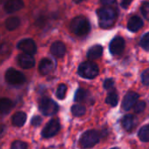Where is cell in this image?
<instances>
[{"label": "cell", "mask_w": 149, "mask_h": 149, "mask_svg": "<svg viewBox=\"0 0 149 149\" xmlns=\"http://www.w3.org/2000/svg\"><path fill=\"white\" fill-rule=\"evenodd\" d=\"M99 17L100 26L103 29H108L112 27L117 18L116 11L110 7H104L97 11Z\"/></svg>", "instance_id": "cell-1"}, {"label": "cell", "mask_w": 149, "mask_h": 149, "mask_svg": "<svg viewBox=\"0 0 149 149\" xmlns=\"http://www.w3.org/2000/svg\"><path fill=\"white\" fill-rule=\"evenodd\" d=\"M70 28L74 34L79 37L86 36L91 31V25L89 21L83 16L74 17L70 24Z\"/></svg>", "instance_id": "cell-2"}, {"label": "cell", "mask_w": 149, "mask_h": 149, "mask_svg": "<svg viewBox=\"0 0 149 149\" xmlns=\"http://www.w3.org/2000/svg\"><path fill=\"white\" fill-rule=\"evenodd\" d=\"M79 75L85 79H94L99 74L98 65L91 61L84 62L79 66Z\"/></svg>", "instance_id": "cell-3"}, {"label": "cell", "mask_w": 149, "mask_h": 149, "mask_svg": "<svg viewBox=\"0 0 149 149\" xmlns=\"http://www.w3.org/2000/svg\"><path fill=\"white\" fill-rule=\"evenodd\" d=\"M39 111L45 116H51L55 114L58 110V104L49 98H42L38 104Z\"/></svg>", "instance_id": "cell-4"}, {"label": "cell", "mask_w": 149, "mask_h": 149, "mask_svg": "<svg viewBox=\"0 0 149 149\" xmlns=\"http://www.w3.org/2000/svg\"><path fill=\"white\" fill-rule=\"evenodd\" d=\"M99 141H100V135L98 132L95 130H88L81 135L79 143L82 148H89L96 145L99 142Z\"/></svg>", "instance_id": "cell-5"}, {"label": "cell", "mask_w": 149, "mask_h": 149, "mask_svg": "<svg viewBox=\"0 0 149 149\" xmlns=\"http://www.w3.org/2000/svg\"><path fill=\"white\" fill-rule=\"evenodd\" d=\"M5 80L11 86H21L25 82L26 79L22 72L13 68H10L5 72Z\"/></svg>", "instance_id": "cell-6"}, {"label": "cell", "mask_w": 149, "mask_h": 149, "mask_svg": "<svg viewBox=\"0 0 149 149\" xmlns=\"http://www.w3.org/2000/svg\"><path fill=\"white\" fill-rule=\"evenodd\" d=\"M59 128H60L59 122L56 120H52L44 127V129L41 132V135L42 137L46 138V139L51 138L58 134V132L59 131Z\"/></svg>", "instance_id": "cell-7"}, {"label": "cell", "mask_w": 149, "mask_h": 149, "mask_svg": "<svg viewBox=\"0 0 149 149\" xmlns=\"http://www.w3.org/2000/svg\"><path fill=\"white\" fill-rule=\"evenodd\" d=\"M125 40L121 37H115L110 43V52L116 56V55H120L124 49H125Z\"/></svg>", "instance_id": "cell-8"}, {"label": "cell", "mask_w": 149, "mask_h": 149, "mask_svg": "<svg viewBox=\"0 0 149 149\" xmlns=\"http://www.w3.org/2000/svg\"><path fill=\"white\" fill-rule=\"evenodd\" d=\"M17 48L19 50H21L22 52H24L25 53L31 54V55L35 54L37 52L36 44L31 38H24V39H22L21 41H19L17 44Z\"/></svg>", "instance_id": "cell-9"}, {"label": "cell", "mask_w": 149, "mask_h": 149, "mask_svg": "<svg viewBox=\"0 0 149 149\" xmlns=\"http://www.w3.org/2000/svg\"><path fill=\"white\" fill-rule=\"evenodd\" d=\"M17 64L24 69H30L35 65V59L31 54L23 53L17 56Z\"/></svg>", "instance_id": "cell-10"}, {"label": "cell", "mask_w": 149, "mask_h": 149, "mask_svg": "<svg viewBox=\"0 0 149 149\" xmlns=\"http://www.w3.org/2000/svg\"><path fill=\"white\" fill-rule=\"evenodd\" d=\"M139 100V95L134 93V92H130L128 93L122 101V108L125 111L130 110L134 105L136 104L137 100Z\"/></svg>", "instance_id": "cell-11"}, {"label": "cell", "mask_w": 149, "mask_h": 149, "mask_svg": "<svg viewBox=\"0 0 149 149\" xmlns=\"http://www.w3.org/2000/svg\"><path fill=\"white\" fill-rule=\"evenodd\" d=\"M3 7L7 13H13L24 7V2L23 0H7Z\"/></svg>", "instance_id": "cell-12"}, {"label": "cell", "mask_w": 149, "mask_h": 149, "mask_svg": "<svg viewBox=\"0 0 149 149\" xmlns=\"http://www.w3.org/2000/svg\"><path fill=\"white\" fill-rule=\"evenodd\" d=\"M39 72L43 75H47L52 72L54 69L53 62L49 58H43L39 63Z\"/></svg>", "instance_id": "cell-13"}, {"label": "cell", "mask_w": 149, "mask_h": 149, "mask_svg": "<svg viewBox=\"0 0 149 149\" xmlns=\"http://www.w3.org/2000/svg\"><path fill=\"white\" fill-rule=\"evenodd\" d=\"M51 52L57 58H62L65 53V46L64 43L60 41L54 42L51 46Z\"/></svg>", "instance_id": "cell-14"}, {"label": "cell", "mask_w": 149, "mask_h": 149, "mask_svg": "<svg viewBox=\"0 0 149 149\" xmlns=\"http://www.w3.org/2000/svg\"><path fill=\"white\" fill-rule=\"evenodd\" d=\"M142 26H143V21L141 20V18H140L137 16L131 17V18L127 23V29L134 32L139 31Z\"/></svg>", "instance_id": "cell-15"}, {"label": "cell", "mask_w": 149, "mask_h": 149, "mask_svg": "<svg viewBox=\"0 0 149 149\" xmlns=\"http://www.w3.org/2000/svg\"><path fill=\"white\" fill-rule=\"evenodd\" d=\"M103 47L100 45H95L92 46L87 52V57L90 59H97L102 56Z\"/></svg>", "instance_id": "cell-16"}, {"label": "cell", "mask_w": 149, "mask_h": 149, "mask_svg": "<svg viewBox=\"0 0 149 149\" xmlns=\"http://www.w3.org/2000/svg\"><path fill=\"white\" fill-rule=\"evenodd\" d=\"M122 127L127 131H131L135 125V118L131 114H127L123 117L121 121Z\"/></svg>", "instance_id": "cell-17"}, {"label": "cell", "mask_w": 149, "mask_h": 149, "mask_svg": "<svg viewBox=\"0 0 149 149\" xmlns=\"http://www.w3.org/2000/svg\"><path fill=\"white\" fill-rule=\"evenodd\" d=\"M26 121V114L24 112H17L12 116V124L17 127H22Z\"/></svg>", "instance_id": "cell-18"}, {"label": "cell", "mask_w": 149, "mask_h": 149, "mask_svg": "<svg viewBox=\"0 0 149 149\" xmlns=\"http://www.w3.org/2000/svg\"><path fill=\"white\" fill-rule=\"evenodd\" d=\"M13 107V103L10 100L6 99V98H3L0 101V112L1 114L4 115L7 114L8 113H10V111L12 109Z\"/></svg>", "instance_id": "cell-19"}, {"label": "cell", "mask_w": 149, "mask_h": 149, "mask_svg": "<svg viewBox=\"0 0 149 149\" xmlns=\"http://www.w3.org/2000/svg\"><path fill=\"white\" fill-rule=\"evenodd\" d=\"M20 25V19L17 17H10L5 21V27L8 31H14Z\"/></svg>", "instance_id": "cell-20"}, {"label": "cell", "mask_w": 149, "mask_h": 149, "mask_svg": "<svg viewBox=\"0 0 149 149\" xmlns=\"http://www.w3.org/2000/svg\"><path fill=\"white\" fill-rule=\"evenodd\" d=\"M139 139L143 142H148L149 141V125L144 126L141 128L138 134Z\"/></svg>", "instance_id": "cell-21"}, {"label": "cell", "mask_w": 149, "mask_h": 149, "mask_svg": "<svg viewBox=\"0 0 149 149\" xmlns=\"http://www.w3.org/2000/svg\"><path fill=\"white\" fill-rule=\"evenodd\" d=\"M71 111L75 117H80L86 113V107L81 105H73L71 108Z\"/></svg>", "instance_id": "cell-22"}, {"label": "cell", "mask_w": 149, "mask_h": 149, "mask_svg": "<svg viewBox=\"0 0 149 149\" xmlns=\"http://www.w3.org/2000/svg\"><path fill=\"white\" fill-rule=\"evenodd\" d=\"M118 101H119V97L115 92H111L106 99L107 104L112 107H116L118 105Z\"/></svg>", "instance_id": "cell-23"}, {"label": "cell", "mask_w": 149, "mask_h": 149, "mask_svg": "<svg viewBox=\"0 0 149 149\" xmlns=\"http://www.w3.org/2000/svg\"><path fill=\"white\" fill-rule=\"evenodd\" d=\"M86 97H87V92L84 89L79 88L76 91V93L74 96V100L76 102H83L86 100Z\"/></svg>", "instance_id": "cell-24"}, {"label": "cell", "mask_w": 149, "mask_h": 149, "mask_svg": "<svg viewBox=\"0 0 149 149\" xmlns=\"http://www.w3.org/2000/svg\"><path fill=\"white\" fill-rule=\"evenodd\" d=\"M67 91V87L65 85L61 84L58 86L57 92H56V96L58 100H63L65 97V93Z\"/></svg>", "instance_id": "cell-25"}, {"label": "cell", "mask_w": 149, "mask_h": 149, "mask_svg": "<svg viewBox=\"0 0 149 149\" xmlns=\"http://www.w3.org/2000/svg\"><path fill=\"white\" fill-rule=\"evenodd\" d=\"M140 45H141V46L144 50L149 52V32L146 33V34L141 38Z\"/></svg>", "instance_id": "cell-26"}, {"label": "cell", "mask_w": 149, "mask_h": 149, "mask_svg": "<svg viewBox=\"0 0 149 149\" xmlns=\"http://www.w3.org/2000/svg\"><path fill=\"white\" fill-rule=\"evenodd\" d=\"M146 108V102L145 101H137L136 104L134 105V113H142Z\"/></svg>", "instance_id": "cell-27"}, {"label": "cell", "mask_w": 149, "mask_h": 149, "mask_svg": "<svg viewBox=\"0 0 149 149\" xmlns=\"http://www.w3.org/2000/svg\"><path fill=\"white\" fill-rule=\"evenodd\" d=\"M141 10L143 17L149 21V2H144L141 6Z\"/></svg>", "instance_id": "cell-28"}, {"label": "cell", "mask_w": 149, "mask_h": 149, "mask_svg": "<svg viewBox=\"0 0 149 149\" xmlns=\"http://www.w3.org/2000/svg\"><path fill=\"white\" fill-rule=\"evenodd\" d=\"M28 145L23 141H16L11 144V149H25L27 148Z\"/></svg>", "instance_id": "cell-29"}, {"label": "cell", "mask_w": 149, "mask_h": 149, "mask_svg": "<svg viewBox=\"0 0 149 149\" xmlns=\"http://www.w3.org/2000/svg\"><path fill=\"white\" fill-rule=\"evenodd\" d=\"M114 80L113 79H107L104 82V88L107 91H111L113 89Z\"/></svg>", "instance_id": "cell-30"}, {"label": "cell", "mask_w": 149, "mask_h": 149, "mask_svg": "<svg viewBox=\"0 0 149 149\" xmlns=\"http://www.w3.org/2000/svg\"><path fill=\"white\" fill-rule=\"evenodd\" d=\"M141 79H142V83H143L145 86H149V69L145 70V71L142 72Z\"/></svg>", "instance_id": "cell-31"}, {"label": "cell", "mask_w": 149, "mask_h": 149, "mask_svg": "<svg viewBox=\"0 0 149 149\" xmlns=\"http://www.w3.org/2000/svg\"><path fill=\"white\" fill-rule=\"evenodd\" d=\"M42 123V118L40 116H35L31 119V125L34 127H38Z\"/></svg>", "instance_id": "cell-32"}, {"label": "cell", "mask_w": 149, "mask_h": 149, "mask_svg": "<svg viewBox=\"0 0 149 149\" xmlns=\"http://www.w3.org/2000/svg\"><path fill=\"white\" fill-rule=\"evenodd\" d=\"M131 1H132V0H122V1H121V5H122V7H123V8H127V7L130 5Z\"/></svg>", "instance_id": "cell-33"}, {"label": "cell", "mask_w": 149, "mask_h": 149, "mask_svg": "<svg viewBox=\"0 0 149 149\" xmlns=\"http://www.w3.org/2000/svg\"><path fill=\"white\" fill-rule=\"evenodd\" d=\"M115 2V0H100V3L104 5H110L112 3H113Z\"/></svg>", "instance_id": "cell-34"}, {"label": "cell", "mask_w": 149, "mask_h": 149, "mask_svg": "<svg viewBox=\"0 0 149 149\" xmlns=\"http://www.w3.org/2000/svg\"><path fill=\"white\" fill-rule=\"evenodd\" d=\"M73 1H74V2H75L76 3H81V2H82L83 0H73Z\"/></svg>", "instance_id": "cell-35"}]
</instances>
